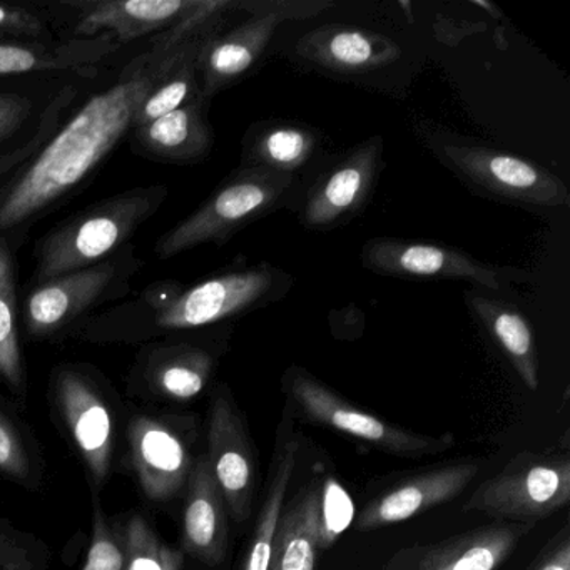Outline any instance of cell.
Masks as SVG:
<instances>
[{
  "mask_svg": "<svg viewBox=\"0 0 570 570\" xmlns=\"http://www.w3.org/2000/svg\"><path fill=\"white\" fill-rule=\"evenodd\" d=\"M183 48L165 56L148 51L132 59L115 86L89 99L42 146L35 159L0 189V233L56 208L96 171L129 135L142 99L173 68Z\"/></svg>",
  "mask_w": 570,
  "mask_h": 570,
  "instance_id": "6da1fadb",
  "label": "cell"
},
{
  "mask_svg": "<svg viewBox=\"0 0 570 570\" xmlns=\"http://www.w3.org/2000/svg\"><path fill=\"white\" fill-rule=\"evenodd\" d=\"M279 273L272 266L236 269L183 288L161 282L128 305L85 320L76 335L86 342L145 345L171 333L191 332L262 305L275 293Z\"/></svg>",
  "mask_w": 570,
  "mask_h": 570,
  "instance_id": "7a4b0ae2",
  "label": "cell"
},
{
  "mask_svg": "<svg viewBox=\"0 0 570 570\" xmlns=\"http://www.w3.org/2000/svg\"><path fill=\"white\" fill-rule=\"evenodd\" d=\"M166 186H142L102 199L58 223L36 246L35 283L79 272L111 258L158 213Z\"/></svg>",
  "mask_w": 570,
  "mask_h": 570,
  "instance_id": "3957f363",
  "label": "cell"
},
{
  "mask_svg": "<svg viewBox=\"0 0 570 570\" xmlns=\"http://www.w3.org/2000/svg\"><path fill=\"white\" fill-rule=\"evenodd\" d=\"M49 400L59 426L85 465L92 492H99L116 470L119 412L115 396L95 370L65 363L52 370Z\"/></svg>",
  "mask_w": 570,
  "mask_h": 570,
  "instance_id": "277c9868",
  "label": "cell"
},
{
  "mask_svg": "<svg viewBox=\"0 0 570 570\" xmlns=\"http://www.w3.org/2000/svg\"><path fill=\"white\" fill-rule=\"evenodd\" d=\"M293 181L295 178L288 173L243 166L195 213L158 239L156 256L169 259L199 245H223L239 229L276 208L292 189Z\"/></svg>",
  "mask_w": 570,
  "mask_h": 570,
  "instance_id": "5b68a950",
  "label": "cell"
},
{
  "mask_svg": "<svg viewBox=\"0 0 570 570\" xmlns=\"http://www.w3.org/2000/svg\"><path fill=\"white\" fill-rule=\"evenodd\" d=\"M141 266L135 246L129 243L98 265L35 283L22 309L26 330L36 340L68 335L85 322L89 312L126 296Z\"/></svg>",
  "mask_w": 570,
  "mask_h": 570,
  "instance_id": "8992f818",
  "label": "cell"
},
{
  "mask_svg": "<svg viewBox=\"0 0 570 570\" xmlns=\"http://www.w3.org/2000/svg\"><path fill=\"white\" fill-rule=\"evenodd\" d=\"M570 500V462L562 455L520 453L495 476L476 487L465 512H482L502 522L529 523L562 509Z\"/></svg>",
  "mask_w": 570,
  "mask_h": 570,
  "instance_id": "52a82bcc",
  "label": "cell"
},
{
  "mask_svg": "<svg viewBox=\"0 0 570 570\" xmlns=\"http://www.w3.org/2000/svg\"><path fill=\"white\" fill-rule=\"evenodd\" d=\"M286 386L289 395L309 422L362 440L373 449L382 450L390 455L412 456V459L440 455L455 445V436L452 433L432 436L409 432L386 422L385 419L373 415L372 412L353 405L305 370H289Z\"/></svg>",
  "mask_w": 570,
  "mask_h": 570,
  "instance_id": "ba28073f",
  "label": "cell"
},
{
  "mask_svg": "<svg viewBox=\"0 0 570 570\" xmlns=\"http://www.w3.org/2000/svg\"><path fill=\"white\" fill-rule=\"evenodd\" d=\"M189 419L136 412L126 422L128 462L146 500L171 502L185 493L196 456Z\"/></svg>",
  "mask_w": 570,
  "mask_h": 570,
  "instance_id": "9c48e42d",
  "label": "cell"
},
{
  "mask_svg": "<svg viewBox=\"0 0 570 570\" xmlns=\"http://www.w3.org/2000/svg\"><path fill=\"white\" fill-rule=\"evenodd\" d=\"M440 156L453 171L490 195L542 208L570 205L569 189L559 176L519 156L465 142L443 145Z\"/></svg>",
  "mask_w": 570,
  "mask_h": 570,
  "instance_id": "30bf717a",
  "label": "cell"
},
{
  "mask_svg": "<svg viewBox=\"0 0 570 570\" xmlns=\"http://www.w3.org/2000/svg\"><path fill=\"white\" fill-rule=\"evenodd\" d=\"M216 356L202 343L171 335L145 343L126 379V393L146 403H186L212 382Z\"/></svg>",
  "mask_w": 570,
  "mask_h": 570,
  "instance_id": "8fae6325",
  "label": "cell"
},
{
  "mask_svg": "<svg viewBox=\"0 0 570 570\" xmlns=\"http://www.w3.org/2000/svg\"><path fill=\"white\" fill-rule=\"evenodd\" d=\"M213 476L225 497L229 515L238 523L252 515L256 460L252 436L228 386L213 393L208 415V452Z\"/></svg>",
  "mask_w": 570,
  "mask_h": 570,
  "instance_id": "7c38bea8",
  "label": "cell"
},
{
  "mask_svg": "<svg viewBox=\"0 0 570 570\" xmlns=\"http://www.w3.org/2000/svg\"><path fill=\"white\" fill-rule=\"evenodd\" d=\"M535 525L495 522L399 550L383 570H499Z\"/></svg>",
  "mask_w": 570,
  "mask_h": 570,
  "instance_id": "4fadbf2b",
  "label": "cell"
},
{
  "mask_svg": "<svg viewBox=\"0 0 570 570\" xmlns=\"http://www.w3.org/2000/svg\"><path fill=\"white\" fill-rule=\"evenodd\" d=\"M363 265L380 275L402 278L469 279L490 289L502 288L499 273L469 253L433 243L375 238L366 242Z\"/></svg>",
  "mask_w": 570,
  "mask_h": 570,
  "instance_id": "5bb4252c",
  "label": "cell"
},
{
  "mask_svg": "<svg viewBox=\"0 0 570 570\" xmlns=\"http://www.w3.org/2000/svg\"><path fill=\"white\" fill-rule=\"evenodd\" d=\"M482 465L480 460H462L403 480L360 510L356 530L368 532L395 525L450 502L473 482Z\"/></svg>",
  "mask_w": 570,
  "mask_h": 570,
  "instance_id": "9a60e30c",
  "label": "cell"
},
{
  "mask_svg": "<svg viewBox=\"0 0 570 570\" xmlns=\"http://www.w3.org/2000/svg\"><path fill=\"white\" fill-rule=\"evenodd\" d=\"M382 159V139L356 146L309 191L302 222L309 229H330L355 216L368 203Z\"/></svg>",
  "mask_w": 570,
  "mask_h": 570,
  "instance_id": "2e32d148",
  "label": "cell"
},
{
  "mask_svg": "<svg viewBox=\"0 0 570 570\" xmlns=\"http://www.w3.org/2000/svg\"><path fill=\"white\" fill-rule=\"evenodd\" d=\"M196 0H76L78 9L75 36L98 38L109 32L119 45L155 38L171 29Z\"/></svg>",
  "mask_w": 570,
  "mask_h": 570,
  "instance_id": "e0dca14e",
  "label": "cell"
},
{
  "mask_svg": "<svg viewBox=\"0 0 570 570\" xmlns=\"http://www.w3.org/2000/svg\"><path fill=\"white\" fill-rule=\"evenodd\" d=\"M228 507L213 476L206 453L196 456L185 489L181 552L203 566H222L229 546Z\"/></svg>",
  "mask_w": 570,
  "mask_h": 570,
  "instance_id": "ac0fdd59",
  "label": "cell"
},
{
  "mask_svg": "<svg viewBox=\"0 0 570 570\" xmlns=\"http://www.w3.org/2000/svg\"><path fill=\"white\" fill-rule=\"evenodd\" d=\"M295 51L309 65L336 75L376 71L402 56V49L386 36L342 24L313 29L299 39Z\"/></svg>",
  "mask_w": 570,
  "mask_h": 570,
  "instance_id": "d6986e66",
  "label": "cell"
},
{
  "mask_svg": "<svg viewBox=\"0 0 570 570\" xmlns=\"http://www.w3.org/2000/svg\"><path fill=\"white\" fill-rule=\"evenodd\" d=\"M206 111L208 99L199 96L149 125L132 128L128 135L132 149L155 161L178 165L203 161L215 145Z\"/></svg>",
  "mask_w": 570,
  "mask_h": 570,
  "instance_id": "ffe728a7",
  "label": "cell"
},
{
  "mask_svg": "<svg viewBox=\"0 0 570 570\" xmlns=\"http://www.w3.org/2000/svg\"><path fill=\"white\" fill-rule=\"evenodd\" d=\"M279 19L275 16H252L226 35L208 39L199 52V86L205 99L238 82L268 48Z\"/></svg>",
  "mask_w": 570,
  "mask_h": 570,
  "instance_id": "44dd1931",
  "label": "cell"
},
{
  "mask_svg": "<svg viewBox=\"0 0 570 570\" xmlns=\"http://www.w3.org/2000/svg\"><path fill=\"white\" fill-rule=\"evenodd\" d=\"M109 35L91 39H72L62 45H21L0 42V76L28 72L75 71L96 72V68L118 49Z\"/></svg>",
  "mask_w": 570,
  "mask_h": 570,
  "instance_id": "7402d4cb",
  "label": "cell"
},
{
  "mask_svg": "<svg viewBox=\"0 0 570 570\" xmlns=\"http://www.w3.org/2000/svg\"><path fill=\"white\" fill-rule=\"evenodd\" d=\"M470 308L499 343L527 389H539V358L532 326L517 306L485 296H469Z\"/></svg>",
  "mask_w": 570,
  "mask_h": 570,
  "instance_id": "603a6c76",
  "label": "cell"
},
{
  "mask_svg": "<svg viewBox=\"0 0 570 570\" xmlns=\"http://www.w3.org/2000/svg\"><path fill=\"white\" fill-rule=\"evenodd\" d=\"M298 452L299 443L296 440H286L282 446H278V452H275L265 500L259 507L252 540L238 570H268L276 529L286 505V495L295 473Z\"/></svg>",
  "mask_w": 570,
  "mask_h": 570,
  "instance_id": "cb8c5ba5",
  "label": "cell"
},
{
  "mask_svg": "<svg viewBox=\"0 0 570 570\" xmlns=\"http://www.w3.org/2000/svg\"><path fill=\"white\" fill-rule=\"evenodd\" d=\"M0 383L24 405L29 386L19 342L18 265L6 238H0Z\"/></svg>",
  "mask_w": 570,
  "mask_h": 570,
  "instance_id": "d4e9b609",
  "label": "cell"
},
{
  "mask_svg": "<svg viewBox=\"0 0 570 570\" xmlns=\"http://www.w3.org/2000/svg\"><path fill=\"white\" fill-rule=\"evenodd\" d=\"M320 550L315 492L309 487L283 509L268 570H315Z\"/></svg>",
  "mask_w": 570,
  "mask_h": 570,
  "instance_id": "484cf974",
  "label": "cell"
},
{
  "mask_svg": "<svg viewBox=\"0 0 570 570\" xmlns=\"http://www.w3.org/2000/svg\"><path fill=\"white\" fill-rule=\"evenodd\" d=\"M316 149V132L295 122H272L252 135L245 146V166H263L273 171L288 173L308 163Z\"/></svg>",
  "mask_w": 570,
  "mask_h": 570,
  "instance_id": "4316f807",
  "label": "cell"
},
{
  "mask_svg": "<svg viewBox=\"0 0 570 570\" xmlns=\"http://www.w3.org/2000/svg\"><path fill=\"white\" fill-rule=\"evenodd\" d=\"M206 41L193 42V45L185 46L181 49L173 68L159 79L158 85L142 99L135 118H132V128L149 125V122L176 111L186 102L202 96L198 59Z\"/></svg>",
  "mask_w": 570,
  "mask_h": 570,
  "instance_id": "83f0119b",
  "label": "cell"
},
{
  "mask_svg": "<svg viewBox=\"0 0 570 570\" xmlns=\"http://www.w3.org/2000/svg\"><path fill=\"white\" fill-rule=\"evenodd\" d=\"M0 476L26 490H38L45 465L38 443L12 410L0 403Z\"/></svg>",
  "mask_w": 570,
  "mask_h": 570,
  "instance_id": "f1b7e54d",
  "label": "cell"
},
{
  "mask_svg": "<svg viewBox=\"0 0 570 570\" xmlns=\"http://www.w3.org/2000/svg\"><path fill=\"white\" fill-rule=\"evenodd\" d=\"M238 9V2L233 0H196V4L161 35L151 39L153 56H165L183 46L206 41L222 35V28L233 11Z\"/></svg>",
  "mask_w": 570,
  "mask_h": 570,
  "instance_id": "f546056e",
  "label": "cell"
},
{
  "mask_svg": "<svg viewBox=\"0 0 570 570\" xmlns=\"http://www.w3.org/2000/svg\"><path fill=\"white\" fill-rule=\"evenodd\" d=\"M118 533L125 552L126 570H165L161 560V539L151 520L142 512H131L119 523Z\"/></svg>",
  "mask_w": 570,
  "mask_h": 570,
  "instance_id": "4dcf8cb0",
  "label": "cell"
},
{
  "mask_svg": "<svg viewBox=\"0 0 570 570\" xmlns=\"http://www.w3.org/2000/svg\"><path fill=\"white\" fill-rule=\"evenodd\" d=\"M51 550L35 533L0 519V570H48Z\"/></svg>",
  "mask_w": 570,
  "mask_h": 570,
  "instance_id": "1f68e13d",
  "label": "cell"
},
{
  "mask_svg": "<svg viewBox=\"0 0 570 570\" xmlns=\"http://www.w3.org/2000/svg\"><path fill=\"white\" fill-rule=\"evenodd\" d=\"M81 570H126L118 527L102 509L96 492H92L91 540Z\"/></svg>",
  "mask_w": 570,
  "mask_h": 570,
  "instance_id": "d6a6232c",
  "label": "cell"
},
{
  "mask_svg": "<svg viewBox=\"0 0 570 570\" xmlns=\"http://www.w3.org/2000/svg\"><path fill=\"white\" fill-rule=\"evenodd\" d=\"M315 492V517L318 525L320 547L328 549L340 533L353 520V503L348 493L340 487L336 480L328 479L325 485L313 487Z\"/></svg>",
  "mask_w": 570,
  "mask_h": 570,
  "instance_id": "836d02e7",
  "label": "cell"
},
{
  "mask_svg": "<svg viewBox=\"0 0 570 570\" xmlns=\"http://www.w3.org/2000/svg\"><path fill=\"white\" fill-rule=\"evenodd\" d=\"M332 8V2L325 0H286V2H238V9L252 12L253 16H275L279 21L286 19L315 18L325 9Z\"/></svg>",
  "mask_w": 570,
  "mask_h": 570,
  "instance_id": "e575fe53",
  "label": "cell"
},
{
  "mask_svg": "<svg viewBox=\"0 0 570 570\" xmlns=\"http://www.w3.org/2000/svg\"><path fill=\"white\" fill-rule=\"evenodd\" d=\"M46 32L45 22L32 12L12 6H0V38H41Z\"/></svg>",
  "mask_w": 570,
  "mask_h": 570,
  "instance_id": "d590c367",
  "label": "cell"
},
{
  "mask_svg": "<svg viewBox=\"0 0 570 570\" xmlns=\"http://www.w3.org/2000/svg\"><path fill=\"white\" fill-rule=\"evenodd\" d=\"M32 105L28 98L0 92V142L11 138L31 115Z\"/></svg>",
  "mask_w": 570,
  "mask_h": 570,
  "instance_id": "8d00e7d4",
  "label": "cell"
},
{
  "mask_svg": "<svg viewBox=\"0 0 570 570\" xmlns=\"http://www.w3.org/2000/svg\"><path fill=\"white\" fill-rule=\"evenodd\" d=\"M529 570H570V539L567 527Z\"/></svg>",
  "mask_w": 570,
  "mask_h": 570,
  "instance_id": "74e56055",
  "label": "cell"
},
{
  "mask_svg": "<svg viewBox=\"0 0 570 570\" xmlns=\"http://www.w3.org/2000/svg\"><path fill=\"white\" fill-rule=\"evenodd\" d=\"M161 560L165 570H186L185 553L165 542H161Z\"/></svg>",
  "mask_w": 570,
  "mask_h": 570,
  "instance_id": "f35d334b",
  "label": "cell"
}]
</instances>
